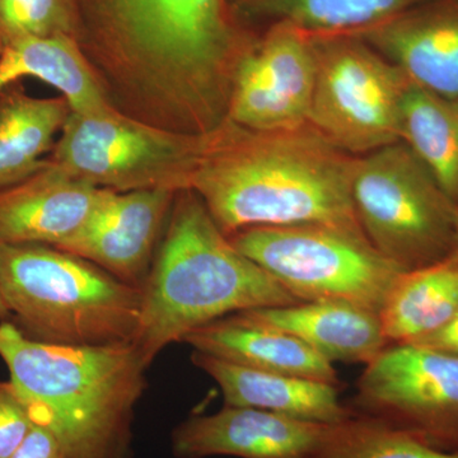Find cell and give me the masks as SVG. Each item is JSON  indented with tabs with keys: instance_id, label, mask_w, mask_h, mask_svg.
<instances>
[{
	"instance_id": "obj_1",
	"label": "cell",
	"mask_w": 458,
	"mask_h": 458,
	"mask_svg": "<svg viewBox=\"0 0 458 458\" xmlns=\"http://www.w3.org/2000/svg\"><path fill=\"white\" fill-rule=\"evenodd\" d=\"M77 8L78 45L119 113L191 135L227 119L256 36L229 0H77Z\"/></svg>"
},
{
	"instance_id": "obj_2",
	"label": "cell",
	"mask_w": 458,
	"mask_h": 458,
	"mask_svg": "<svg viewBox=\"0 0 458 458\" xmlns=\"http://www.w3.org/2000/svg\"><path fill=\"white\" fill-rule=\"evenodd\" d=\"M355 161L311 125L259 131L227 119L208 135L191 190L227 237L311 223L360 228L351 195Z\"/></svg>"
},
{
	"instance_id": "obj_3",
	"label": "cell",
	"mask_w": 458,
	"mask_h": 458,
	"mask_svg": "<svg viewBox=\"0 0 458 458\" xmlns=\"http://www.w3.org/2000/svg\"><path fill=\"white\" fill-rule=\"evenodd\" d=\"M0 358L33 426L49 430L65 458H134L135 410L149 369L134 343L55 345L3 321Z\"/></svg>"
},
{
	"instance_id": "obj_4",
	"label": "cell",
	"mask_w": 458,
	"mask_h": 458,
	"mask_svg": "<svg viewBox=\"0 0 458 458\" xmlns=\"http://www.w3.org/2000/svg\"><path fill=\"white\" fill-rule=\"evenodd\" d=\"M301 303L238 251L192 190L177 192L141 285L135 346L148 367L191 331L234 313Z\"/></svg>"
},
{
	"instance_id": "obj_5",
	"label": "cell",
	"mask_w": 458,
	"mask_h": 458,
	"mask_svg": "<svg viewBox=\"0 0 458 458\" xmlns=\"http://www.w3.org/2000/svg\"><path fill=\"white\" fill-rule=\"evenodd\" d=\"M0 293L18 330L36 342L131 344L140 331V286L53 246H0Z\"/></svg>"
},
{
	"instance_id": "obj_6",
	"label": "cell",
	"mask_w": 458,
	"mask_h": 458,
	"mask_svg": "<svg viewBox=\"0 0 458 458\" xmlns=\"http://www.w3.org/2000/svg\"><path fill=\"white\" fill-rule=\"evenodd\" d=\"M355 218L369 241L403 271L445 260L458 250V208L403 141L357 157Z\"/></svg>"
},
{
	"instance_id": "obj_7",
	"label": "cell",
	"mask_w": 458,
	"mask_h": 458,
	"mask_svg": "<svg viewBox=\"0 0 458 458\" xmlns=\"http://www.w3.org/2000/svg\"><path fill=\"white\" fill-rule=\"evenodd\" d=\"M229 240L300 302L340 301L379 315L405 273L379 254L360 228L321 223L255 227Z\"/></svg>"
},
{
	"instance_id": "obj_8",
	"label": "cell",
	"mask_w": 458,
	"mask_h": 458,
	"mask_svg": "<svg viewBox=\"0 0 458 458\" xmlns=\"http://www.w3.org/2000/svg\"><path fill=\"white\" fill-rule=\"evenodd\" d=\"M60 132L47 161L75 180L119 192L191 190L209 135L165 131L116 108L72 111Z\"/></svg>"
},
{
	"instance_id": "obj_9",
	"label": "cell",
	"mask_w": 458,
	"mask_h": 458,
	"mask_svg": "<svg viewBox=\"0 0 458 458\" xmlns=\"http://www.w3.org/2000/svg\"><path fill=\"white\" fill-rule=\"evenodd\" d=\"M312 38L316 78L310 125L352 157L399 143L408 77L360 36Z\"/></svg>"
},
{
	"instance_id": "obj_10",
	"label": "cell",
	"mask_w": 458,
	"mask_h": 458,
	"mask_svg": "<svg viewBox=\"0 0 458 458\" xmlns=\"http://www.w3.org/2000/svg\"><path fill=\"white\" fill-rule=\"evenodd\" d=\"M352 411L437 451L458 454V357L388 345L357 381Z\"/></svg>"
},
{
	"instance_id": "obj_11",
	"label": "cell",
	"mask_w": 458,
	"mask_h": 458,
	"mask_svg": "<svg viewBox=\"0 0 458 458\" xmlns=\"http://www.w3.org/2000/svg\"><path fill=\"white\" fill-rule=\"evenodd\" d=\"M316 53L309 33L285 22L256 33L240 62L228 120L259 131L310 125Z\"/></svg>"
},
{
	"instance_id": "obj_12",
	"label": "cell",
	"mask_w": 458,
	"mask_h": 458,
	"mask_svg": "<svg viewBox=\"0 0 458 458\" xmlns=\"http://www.w3.org/2000/svg\"><path fill=\"white\" fill-rule=\"evenodd\" d=\"M176 194L168 190L119 192L106 189L83 228L55 249L141 288Z\"/></svg>"
},
{
	"instance_id": "obj_13",
	"label": "cell",
	"mask_w": 458,
	"mask_h": 458,
	"mask_svg": "<svg viewBox=\"0 0 458 458\" xmlns=\"http://www.w3.org/2000/svg\"><path fill=\"white\" fill-rule=\"evenodd\" d=\"M328 426L225 405L214 414L192 415L174 427L171 452L174 458H307Z\"/></svg>"
},
{
	"instance_id": "obj_14",
	"label": "cell",
	"mask_w": 458,
	"mask_h": 458,
	"mask_svg": "<svg viewBox=\"0 0 458 458\" xmlns=\"http://www.w3.org/2000/svg\"><path fill=\"white\" fill-rule=\"evenodd\" d=\"M357 36L399 66L410 83L458 98V0H426Z\"/></svg>"
},
{
	"instance_id": "obj_15",
	"label": "cell",
	"mask_w": 458,
	"mask_h": 458,
	"mask_svg": "<svg viewBox=\"0 0 458 458\" xmlns=\"http://www.w3.org/2000/svg\"><path fill=\"white\" fill-rule=\"evenodd\" d=\"M105 191L47 159L31 176L0 190V246L62 245L83 228Z\"/></svg>"
},
{
	"instance_id": "obj_16",
	"label": "cell",
	"mask_w": 458,
	"mask_h": 458,
	"mask_svg": "<svg viewBox=\"0 0 458 458\" xmlns=\"http://www.w3.org/2000/svg\"><path fill=\"white\" fill-rule=\"evenodd\" d=\"M238 315L291 334L333 364L369 366L390 345L378 313L340 301L301 302Z\"/></svg>"
},
{
	"instance_id": "obj_17",
	"label": "cell",
	"mask_w": 458,
	"mask_h": 458,
	"mask_svg": "<svg viewBox=\"0 0 458 458\" xmlns=\"http://www.w3.org/2000/svg\"><path fill=\"white\" fill-rule=\"evenodd\" d=\"M191 361L219 386L225 405L274 412L297 420L337 424L354 412L339 399V386L265 372L194 351Z\"/></svg>"
},
{
	"instance_id": "obj_18",
	"label": "cell",
	"mask_w": 458,
	"mask_h": 458,
	"mask_svg": "<svg viewBox=\"0 0 458 458\" xmlns=\"http://www.w3.org/2000/svg\"><path fill=\"white\" fill-rule=\"evenodd\" d=\"M183 343L247 369L342 386L334 364L307 344L284 331L247 321L238 313L191 331Z\"/></svg>"
},
{
	"instance_id": "obj_19",
	"label": "cell",
	"mask_w": 458,
	"mask_h": 458,
	"mask_svg": "<svg viewBox=\"0 0 458 458\" xmlns=\"http://www.w3.org/2000/svg\"><path fill=\"white\" fill-rule=\"evenodd\" d=\"M25 77L62 92L74 113L114 108L77 40L69 36L27 38L4 45L0 53V93Z\"/></svg>"
},
{
	"instance_id": "obj_20",
	"label": "cell",
	"mask_w": 458,
	"mask_h": 458,
	"mask_svg": "<svg viewBox=\"0 0 458 458\" xmlns=\"http://www.w3.org/2000/svg\"><path fill=\"white\" fill-rule=\"evenodd\" d=\"M458 311V250L445 260L400 274L379 311L390 345L412 344Z\"/></svg>"
},
{
	"instance_id": "obj_21",
	"label": "cell",
	"mask_w": 458,
	"mask_h": 458,
	"mask_svg": "<svg viewBox=\"0 0 458 458\" xmlns=\"http://www.w3.org/2000/svg\"><path fill=\"white\" fill-rule=\"evenodd\" d=\"M72 113L64 98H32L20 86L0 93V190L40 170Z\"/></svg>"
},
{
	"instance_id": "obj_22",
	"label": "cell",
	"mask_w": 458,
	"mask_h": 458,
	"mask_svg": "<svg viewBox=\"0 0 458 458\" xmlns=\"http://www.w3.org/2000/svg\"><path fill=\"white\" fill-rule=\"evenodd\" d=\"M426 0H229L237 17L285 22L312 36L358 35Z\"/></svg>"
},
{
	"instance_id": "obj_23",
	"label": "cell",
	"mask_w": 458,
	"mask_h": 458,
	"mask_svg": "<svg viewBox=\"0 0 458 458\" xmlns=\"http://www.w3.org/2000/svg\"><path fill=\"white\" fill-rule=\"evenodd\" d=\"M401 141L458 208V98H442L410 83L403 99Z\"/></svg>"
},
{
	"instance_id": "obj_24",
	"label": "cell",
	"mask_w": 458,
	"mask_h": 458,
	"mask_svg": "<svg viewBox=\"0 0 458 458\" xmlns=\"http://www.w3.org/2000/svg\"><path fill=\"white\" fill-rule=\"evenodd\" d=\"M307 458H458V454L434 450L406 433L354 414L330 424Z\"/></svg>"
},
{
	"instance_id": "obj_25",
	"label": "cell",
	"mask_w": 458,
	"mask_h": 458,
	"mask_svg": "<svg viewBox=\"0 0 458 458\" xmlns=\"http://www.w3.org/2000/svg\"><path fill=\"white\" fill-rule=\"evenodd\" d=\"M77 0H0L3 47L27 38L69 36L78 38Z\"/></svg>"
},
{
	"instance_id": "obj_26",
	"label": "cell",
	"mask_w": 458,
	"mask_h": 458,
	"mask_svg": "<svg viewBox=\"0 0 458 458\" xmlns=\"http://www.w3.org/2000/svg\"><path fill=\"white\" fill-rule=\"evenodd\" d=\"M33 423L11 381H0V458H9L25 441Z\"/></svg>"
},
{
	"instance_id": "obj_27",
	"label": "cell",
	"mask_w": 458,
	"mask_h": 458,
	"mask_svg": "<svg viewBox=\"0 0 458 458\" xmlns=\"http://www.w3.org/2000/svg\"><path fill=\"white\" fill-rule=\"evenodd\" d=\"M9 458H65L62 445L45 428L33 426L25 441Z\"/></svg>"
},
{
	"instance_id": "obj_28",
	"label": "cell",
	"mask_w": 458,
	"mask_h": 458,
	"mask_svg": "<svg viewBox=\"0 0 458 458\" xmlns=\"http://www.w3.org/2000/svg\"><path fill=\"white\" fill-rule=\"evenodd\" d=\"M410 345L423 346V348L458 357V311L445 327Z\"/></svg>"
},
{
	"instance_id": "obj_29",
	"label": "cell",
	"mask_w": 458,
	"mask_h": 458,
	"mask_svg": "<svg viewBox=\"0 0 458 458\" xmlns=\"http://www.w3.org/2000/svg\"><path fill=\"white\" fill-rule=\"evenodd\" d=\"M11 318L5 306L4 301H3L2 293H0V322L5 321V319Z\"/></svg>"
},
{
	"instance_id": "obj_30",
	"label": "cell",
	"mask_w": 458,
	"mask_h": 458,
	"mask_svg": "<svg viewBox=\"0 0 458 458\" xmlns=\"http://www.w3.org/2000/svg\"><path fill=\"white\" fill-rule=\"evenodd\" d=\"M2 49H3V44H2V41H0V53H2Z\"/></svg>"
}]
</instances>
